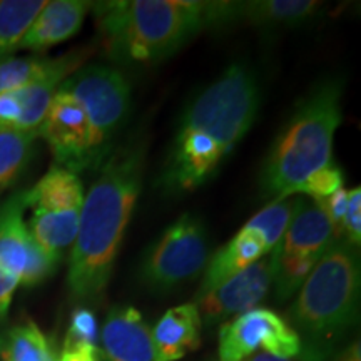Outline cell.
I'll return each mask as SVG.
<instances>
[{
    "label": "cell",
    "instance_id": "1",
    "mask_svg": "<svg viewBox=\"0 0 361 361\" xmlns=\"http://www.w3.org/2000/svg\"><path fill=\"white\" fill-rule=\"evenodd\" d=\"M261 107V85L246 62H233L189 102L176 133L162 186L171 194L197 189L250 133Z\"/></svg>",
    "mask_w": 361,
    "mask_h": 361
},
{
    "label": "cell",
    "instance_id": "2",
    "mask_svg": "<svg viewBox=\"0 0 361 361\" xmlns=\"http://www.w3.org/2000/svg\"><path fill=\"white\" fill-rule=\"evenodd\" d=\"M146 149L141 139L102 161L84 194L79 229L71 246L67 284L78 300H96L106 291L142 188Z\"/></svg>",
    "mask_w": 361,
    "mask_h": 361
},
{
    "label": "cell",
    "instance_id": "3",
    "mask_svg": "<svg viewBox=\"0 0 361 361\" xmlns=\"http://www.w3.org/2000/svg\"><path fill=\"white\" fill-rule=\"evenodd\" d=\"M358 247L338 239L298 290L288 324L300 338L301 361H328L360 318Z\"/></svg>",
    "mask_w": 361,
    "mask_h": 361
},
{
    "label": "cell",
    "instance_id": "4",
    "mask_svg": "<svg viewBox=\"0 0 361 361\" xmlns=\"http://www.w3.org/2000/svg\"><path fill=\"white\" fill-rule=\"evenodd\" d=\"M90 11L107 57L123 67L166 61L206 29L204 2L192 0H109Z\"/></svg>",
    "mask_w": 361,
    "mask_h": 361
},
{
    "label": "cell",
    "instance_id": "5",
    "mask_svg": "<svg viewBox=\"0 0 361 361\" xmlns=\"http://www.w3.org/2000/svg\"><path fill=\"white\" fill-rule=\"evenodd\" d=\"M341 121V80L324 79L301 99L274 139L259 176L263 197L271 201L291 197L311 174L328 166Z\"/></svg>",
    "mask_w": 361,
    "mask_h": 361
},
{
    "label": "cell",
    "instance_id": "6",
    "mask_svg": "<svg viewBox=\"0 0 361 361\" xmlns=\"http://www.w3.org/2000/svg\"><path fill=\"white\" fill-rule=\"evenodd\" d=\"M84 184L79 174L59 168L51 169L25 191V204L30 209L27 228L35 243L62 259L78 236L80 211L84 202Z\"/></svg>",
    "mask_w": 361,
    "mask_h": 361
},
{
    "label": "cell",
    "instance_id": "7",
    "mask_svg": "<svg viewBox=\"0 0 361 361\" xmlns=\"http://www.w3.org/2000/svg\"><path fill=\"white\" fill-rule=\"evenodd\" d=\"M71 94L87 116L92 147L104 161V152L130 111V84L123 71L109 64L79 67L59 85Z\"/></svg>",
    "mask_w": 361,
    "mask_h": 361
},
{
    "label": "cell",
    "instance_id": "8",
    "mask_svg": "<svg viewBox=\"0 0 361 361\" xmlns=\"http://www.w3.org/2000/svg\"><path fill=\"white\" fill-rule=\"evenodd\" d=\"M207 261L204 224L196 216L184 214L146 251L139 274L152 291H169L204 273Z\"/></svg>",
    "mask_w": 361,
    "mask_h": 361
},
{
    "label": "cell",
    "instance_id": "9",
    "mask_svg": "<svg viewBox=\"0 0 361 361\" xmlns=\"http://www.w3.org/2000/svg\"><path fill=\"white\" fill-rule=\"evenodd\" d=\"M255 353L298 358L300 338L283 316L255 308L229 319L219 329V361H243Z\"/></svg>",
    "mask_w": 361,
    "mask_h": 361
},
{
    "label": "cell",
    "instance_id": "10",
    "mask_svg": "<svg viewBox=\"0 0 361 361\" xmlns=\"http://www.w3.org/2000/svg\"><path fill=\"white\" fill-rule=\"evenodd\" d=\"M37 135L47 142L59 168L79 174L82 169L102 162L92 147V134L84 109L61 87L49 106Z\"/></svg>",
    "mask_w": 361,
    "mask_h": 361
},
{
    "label": "cell",
    "instance_id": "11",
    "mask_svg": "<svg viewBox=\"0 0 361 361\" xmlns=\"http://www.w3.org/2000/svg\"><path fill=\"white\" fill-rule=\"evenodd\" d=\"M323 11L314 0H250V2H206L207 29L245 22L259 29H296Z\"/></svg>",
    "mask_w": 361,
    "mask_h": 361
},
{
    "label": "cell",
    "instance_id": "12",
    "mask_svg": "<svg viewBox=\"0 0 361 361\" xmlns=\"http://www.w3.org/2000/svg\"><path fill=\"white\" fill-rule=\"evenodd\" d=\"M271 278L273 271L268 255L214 290L197 296L192 303L197 306L202 324L214 326L255 310L269 293Z\"/></svg>",
    "mask_w": 361,
    "mask_h": 361
},
{
    "label": "cell",
    "instance_id": "13",
    "mask_svg": "<svg viewBox=\"0 0 361 361\" xmlns=\"http://www.w3.org/2000/svg\"><path fill=\"white\" fill-rule=\"evenodd\" d=\"M25 211V191L0 201V319L11 310L34 241L27 228Z\"/></svg>",
    "mask_w": 361,
    "mask_h": 361
},
{
    "label": "cell",
    "instance_id": "14",
    "mask_svg": "<svg viewBox=\"0 0 361 361\" xmlns=\"http://www.w3.org/2000/svg\"><path fill=\"white\" fill-rule=\"evenodd\" d=\"M335 241L331 224L323 207L313 200L300 196L295 214L281 241L269 255L274 259L314 266Z\"/></svg>",
    "mask_w": 361,
    "mask_h": 361
},
{
    "label": "cell",
    "instance_id": "15",
    "mask_svg": "<svg viewBox=\"0 0 361 361\" xmlns=\"http://www.w3.org/2000/svg\"><path fill=\"white\" fill-rule=\"evenodd\" d=\"M101 346L106 361H154L151 328L130 306L109 311L102 324Z\"/></svg>",
    "mask_w": 361,
    "mask_h": 361
},
{
    "label": "cell",
    "instance_id": "16",
    "mask_svg": "<svg viewBox=\"0 0 361 361\" xmlns=\"http://www.w3.org/2000/svg\"><path fill=\"white\" fill-rule=\"evenodd\" d=\"M92 2L85 0H51L45 2L37 13L34 24L22 39L20 49L25 51H45L54 45L66 42L82 29L85 16Z\"/></svg>",
    "mask_w": 361,
    "mask_h": 361
},
{
    "label": "cell",
    "instance_id": "17",
    "mask_svg": "<svg viewBox=\"0 0 361 361\" xmlns=\"http://www.w3.org/2000/svg\"><path fill=\"white\" fill-rule=\"evenodd\" d=\"M66 75H52L27 87L0 94V128L35 133Z\"/></svg>",
    "mask_w": 361,
    "mask_h": 361
},
{
    "label": "cell",
    "instance_id": "18",
    "mask_svg": "<svg viewBox=\"0 0 361 361\" xmlns=\"http://www.w3.org/2000/svg\"><path fill=\"white\" fill-rule=\"evenodd\" d=\"M201 329V316L194 303H184L166 311L151 329L154 361L183 360L189 351L200 346Z\"/></svg>",
    "mask_w": 361,
    "mask_h": 361
},
{
    "label": "cell",
    "instance_id": "19",
    "mask_svg": "<svg viewBox=\"0 0 361 361\" xmlns=\"http://www.w3.org/2000/svg\"><path fill=\"white\" fill-rule=\"evenodd\" d=\"M268 255L269 250L266 246L264 239L256 231L243 226L239 233L234 234L231 241L221 247L213 258L207 261L197 296H202L214 290L219 284L234 278L241 271L250 268L252 263H256V261Z\"/></svg>",
    "mask_w": 361,
    "mask_h": 361
},
{
    "label": "cell",
    "instance_id": "20",
    "mask_svg": "<svg viewBox=\"0 0 361 361\" xmlns=\"http://www.w3.org/2000/svg\"><path fill=\"white\" fill-rule=\"evenodd\" d=\"M87 49L72 51L59 57H12L0 64V94L39 82L52 75L69 78L84 66Z\"/></svg>",
    "mask_w": 361,
    "mask_h": 361
},
{
    "label": "cell",
    "instance_id": "21",
    "mask_svg": "<svg viewBox=\"0 0 361 361\" xmlns=\"http://www.w3.org/2000/svg\"><path fill=\"white\" fill-rule=\"evenodd\" d=\"M45 0H2L0 2V64L12 59L22 39L42 11Z\"/></svg>",
    "mask_w": 361,
    "mask_h": 361
},
{
    "label": "cell",
    "instance_id": "22",
    "mask_svg": "<svg viewBox=\"0 0 361 361\" xmlns=\"http://www.w3.org/2000/svg\"><path fill=\"white\" fill-rule=\"evenodd\" d=\"M2 361H57L51 345L32 319L16 324L0 336Z\"/></svg>",
    "mask_w": 361,
    "mask_h": 361
},
{
    "label": "cell",
    "instance_id": "23",
    "mask_svg": "<svg viewBox=\"0 0 361 361\" xmlns=\"http://www.w3.org/2000/svg\"><path fill=\"white\" fill-rule=\"evenodd\" d=\"M35 133L0 128V194L19 178L32 157Z\"/></svg>",
    "mask_w": 361,
    "mask_h": 361
},
{
    "label": "cell",
    "instance_id": "24",
    "mask_svg": "<svg viewBox=\"0 0 361 361\" xmlns=\"http://www.w3.org/2000/svg\"><path fill=\"white\" fill-rule=\"evenodd\" d=\"M298 197H286V200H274L268 206L263 207L259 213H256L252 218L245 224L246 228L252 229L264 239L266 246L269 252L278 246L281 241L288 224L295 214L298 206Z\"/></svg>",
    "mask_w": 361,
    "mask_h": 361
},
{
    "label": "cell",
    "instance_id": "25",
    "mask_svg": "<svg viewBox=\"0 0 361 361\" xmlns=\"http://www.w3.org/2000/svg\"><path fill=\"white\" fill-rule=\"evenodd\" d=\"M343 179H345L343 171L333 164V162H329L328 166H324V168L316 171L314 174H311L296 189L295 194H306L313 201L326 200L328 196H331L333 192H336L338 189L343 188Z\"/></svg>",
    "mask_w": 361,
    "mask_h": 361
},
{
    "label": "cell",
    "instance_id": "26",
    "mask_svg": "<svg viewBox=\"0 0 361 361\" xmlns=\"http://www.w3.org/2000/svg\"><path fill=\"white\" fill-rule=\"evenodd\" d=\"M97 323L92 311L80 308L72 314L69 331H67V346H96Z\"/></svg>",
    "mask_w": 361,
    "mask_h": 361
},
{
    "label": "cell",
    "instance_id": "27",
    "mask_svg": "<svg viewBox=\"0 0 361 361\" xmlns=\"http://www.w3.org/2000/svg\"><path fill=\"white\" fill-rule=\"evenodd\" d=\"M343 236L353 247L361 245V188L356 186L348 191L345 221H343Z\"/></svg>",
    "mask_w": 361,
    "mask_h": 361
},
{
    "label": "cell",
    "instance_id": "28",
    "mask_svg": "<svg viewBox=\"0 0 361 361\" xmlns=\"http://www.w3.org/2000/svg\"><path fill=\"white\" fill-rule=\"evenodd\" d=\"M57 361H97L96 346H67L64 345Z\"/></svg>",
    "mask_w": 361,
    "mask_h": 361
},
{
    "label": "cell",
    "instance_id": "29",
    "mask_svg": "<svg viewBox=\"0 0 361 361\" xmlns=\"http://www.w3.org/2000/svg\"><path fill=\"white\" fill-rule=\"evenodd\" d=\"M328 361H361V348L360 341L351 343V345L346 346L345 350H341L340 353L331 356Z\"/></svg>",
    "mask_w": 361,
    "mask_h": 361
},
{
    "label": "cell",
    "instance_id": "30",
    "mask_svg": "<svg viewBox=\"0 0 361 361\" xmlns=\"http://www.w3.org/2000/svg\"><path fill=\"white\" fill-rule=\"evenodd\" d=\"M243 361H301L300 358H281V356H274L268 353H255L247 356Z\"/></svg>",
    "mask_w": 361,
    "mask_h": 361
}]
</instances>
